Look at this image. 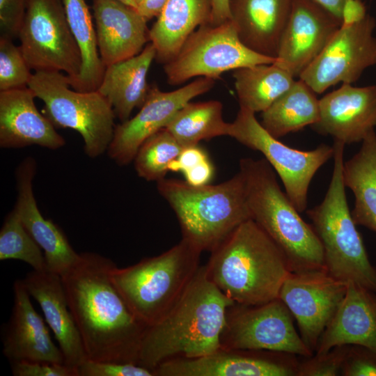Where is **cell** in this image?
<instances>
[{
  "label": "cell",
  "instance_id": "bcb514c9",
  "mask_svg": "<svg viewBox=\"0 0 376 376\" xmlns=\"http://www.w3.org/2000/svg\"><path fill=\"white\" fill-rule=\"evenodd\" d=\"M119 1L125 3L127 6H130L134 8L137 9L138 5L135 0H119Z\"/></svg>",
  "mask_w": 376,
  "mask_h": 376
},
{
  "label": "cell",
  "instance_id": "603a6c76",
  "mask_svg": "<svg viewBox=\"0 0 376 376\" xmlns=\"http://www.w3.org/2000/svg\"><path fill=\"white\" fill-rule=\"evenodd\" d=\"M22 281L30 296L40 305L45 322L58 343L65 363L77 369L88 357L68 306L61 276L48 270L33 269Z\"/></svg>",
  "mask_w": 376,
  "mask_h": 376
},
{
  "label": "cell",
  "instance_id": "6da1fadb",
  "mask_svg": "<svg viewBox=\"0 0 376 376\" xmlns=\"http://www.w3.org/2000/svg\"><path fill=\"white\" fill-rule=\"evenodd\" d=\"M115 265L104 256L84 252L61 276L88 359L136 364L146 326L136 318L112 281L111 270Z\"/></svg>",
  "mask_w": 376,
  "mask_h": 376
},
{
  "label": "cell",
  "instance_id": "ee69618b",
  "mask_svg": "<svg viewBox=\"0 0 376 376\" xmlns=\"http://www.w3.org/2000/svg\"><path fill=\"white\" fill-rule=\"evenodd\" d=\"M211 3L210 24L219 25L231 19L229 0H211Z\"/></svg>",
  "mask_w": 376,
  "mask_h": 376
},
{
  "label": "cell",
  "instance_id": "7bdbcfd3",
  "mask_svg": "<svg viewBox=\"0 0 376 376\" xmlns=\"http://www.w3.org/2000/svg\"><path fill=\"white\" fill-rule=\"evenodd\" d=\"M366 15V8L361 0H345L341 11V26L356 24Z\"/></svg>",
  "mask_w": 376,
  "mask_h": 376
},
{
  "label": "cell",
  "instance_id": "ffe728a7",
  "mask_svg": "<svg viewBox=\"0 0 376 376\" xmlns=\"http://www.w3.org/2000/svg\"><path fill=\"white\" fill-rule=\"evenodd\" d=\"M13 294L12 313L3 339L6 357L10 363L34 361L65 363L63 352L52 341L47 322L33 308L22 280L14 283Z\"/></svg>",
  "mask_w": 376,
  "mask_h": 376
},
{
  "label": "cell",
  "instance_id": "8992f818",
  "mask_svg": "<svg viewBox=\"0 0 376 376\" xmlns=\"http://www.w3.org/2000/svg\"><path fill=\"white\" fill-rule=\"evenodd\" d=\"M332 147L334 169L327 191L322 202L306 214L322 243L328 273L376 292V267L368 258L347 201L343 176L345 144L334 141Z\"/></svg>",
  "mask_w": 376,
  "mask_h": 376
},
{
  "label": "cell",
  "instance_id": "277c9868",
  "mask_svg": "<svg viewBox=\"0 0 376 376\" xmlns=\"http://www.w3.org/2000/svg\"><path fill=\"white\" fill-rule=\"evenodd\" d=\"M239 171L244 180L251 219L282 250L291 272L326 269L318 236L282 191L268 162L242 158Z\"/></svg>",
  "mask_w": 376,
  "mask_h": 376
},
{
  "label": "cell",
  "instance_id": "e0dca14e",
  "mask_svg": "<svg viewBox=\"0 0 376 376\" xmlns=\"http://www.w3.org/2000/svg\"><path fill=\"white\" fill-rule=\"evenodd\" d=\"M340 23L313 0H293L275 64L295 78L318 56Z\"/></svg>",
  "mask_w": 376,
  "mask_h": 376
},
{
  "label": "cell",
  "instance_id": "2e32d148",
  "mask_svg": "<svg viewBox=\"0 0 376 376\" xmlns=\"http://www.w3.org/2000/svg\"><path fill=\"white\" fill-rule=\"evenodd\" d=\"M296 354L264 350L220 349L191 359L159 364L154 376H297Z\"/></svg>",
  "mask_w": 376,
  "mask_h": 376
},
{
  "label": "cell",
  "instance_id": "836d02e7",
  "mask_svg": "<svg viewBox=\"0 0 376 376\" xmlns=\"http://www.w3.org/2000/svg\"><path fill=\"white\" fill-rule=\"evenodd\" d=\"M42 249L23 225L13 209L6 217L0 230V260H19L33 270H47Z\"/></svg>",
  "mask_w": 376,
  "mask_h": 376
},
{
  "label": "cell",
  "instance_id": "7a4b0ae2",
  "mask_svg": "<svg viewBox=\"0 0 376 376\" xmlns=\"http://www.w3.org/2000/svg\"><path fill=\"white\" fill-rule=\"evenodd\" d=\"M235 304L209 279L205 265L200 266L174 305L146 327L136 364L152 371L169 360L196 358L221 349L226 312Z\"/></svg>",
  "mask_w": 376,
  "mask_h": 376
},
{
  "label": "cell",
  "instance_id": "3957f363",
  "mask_svg": "<svg viewBox=\"0 0 376 376\" xmlns=\"http://www.w3.org/2000/svg\"><path fill=\"white\" fill-rule=\"evenodd\" d=\"M210 253L205 265L209 279L239 304L256 306L278 299L291 272L282 250L252 219Z\"/></svg>",
  "mask_w": 376,
  "mask_h": 376
},
{
  "label": "cell",
  "instance_id": "f6af8a7d",
  "mask_svg": "<svg viewBox=\"0 0 376 376\" xmlns=\"http://www.w3.org/2000/svg\"><path fill=\"white\" fill-rule=\"evenodd\" d=\"M329 13H331L341 25V11L345 0H313Z\"/></svg>",
  "mask_w": 376,
  "mask_h": 376
},
{
  "label": "cell",
  "instance_id": "30bf717a",
  "mask_svg": "<svg viewBox=\"0 0 376 376\" xmlns=\"http://www.w3.org/2000/svg\"><path fill=\"white\" fill-rule=\"evenodd\" d=\"M255 113L240 107L235 119L230 123L228 136L264 155L295 208L303 212L307 207L310 183L318 169L333 157L334 148L324 143L311 150L290 148L270 134Z\"/></svg>",
  "mask_w": 376,
  "mask_h": 376
},
{
  "label": "cell",
  "instance_id": "8d00e7d4",
  "mask_svg": "<svg viewBox=\"0 0 376 376\" xmlns=\"http://www.w3.org/2000/svg\"><path fill=\"white\" fill-rule=\"evenodd\" d=\"M77 376H154L150 369L134 363L86 359L77 368Z\"/></svg>",
  "mask_w": 376,
  "mask_h": 376
},
{
  "label": "cell",
  "instance_id": "83f0119b",
  "mask_svg": "<svg viewBox=\"0 0 376 376\" xmlns=\"http://www.w3.org/2000/svg\"><path fill=\"white\" fill-rule=\"evenodd\" d=\"M359 150L345 162L343 169L345 187L354 196L351 212L356 225L376 233V133L371 132L361 142Z\"/></svg>",
  "mask_w": 376,
  "mask_h": 376
},
{
  "label": "cell",
  "instance_id": "7402d4cb",
  "mask_svg": "<svg viewBox=\"0 0 376 376\" xmlns=\"http://www.w3.org/2000/svg\"><path fill=\"white\" fill-rule=\"evenodd\" d=\"M97 43L103 65L139 54L150 41L147 20L119 0H93Z\"/></svg>",
  "mask_w": 376,
  "mask_h": 376
},
{
  "label": "cell",
  "instance_id": "7c38bea8",
  "mask_svg": "<svg viewBox=\"0 0 376 376\" xmlns=\"http://www.w3.org/2000/svg\"><path fill=\"white\" fill-rule=\"evenodd\" d=\"M221 349L264 350L310 357L306 347L293 324V316L279 299L249 306L235 304L226 312L221 334Z\"/></svg>",
  "mask_w": 376,
  "mask_h": 376
},
{
  "label": "cell",
  "instance_id": "b9f144b4",
  "mask_svg": "<svg viewBox=\"0 0 376 376\" xmlns=\"http://www.w3.org/2000/svg\"><path fill=\"white\" fill-rule=\"evenodd\" d=\"M214 173V166L208 159L183 175L188 184L198 187L210 184Z\"/></svg>",
  "mask_w": 376,
  "mask_h": 376
},
{
  "label": "cell",
  "instance_id": "1f68e13d",
  "mask_svg": "<svg viewBox=\"0 0 376 376\" xmlns=\"http://www.w3.org/2000/svg\"><path fill=\"white\" fill-rule=\"evenodd\" d=\"M230 123L223 118V105L218 100L189 102L175 114L165 127L184 148L203 140L228 136Z\"/></svg>",
  "mask_w": 376,
  "mask_h": 376
},
{
  "label": "cell",
  "instance_id": "5b68a950",
  "mask_svg": "<svg viewBox=\"0 0 376 376\" xmlns=\"http://www.w3.org/2000/svg\"><path fill=\"white\" fill-rule=\"evenodd\" d=\"M157 189L175 212L182 238L202 252H211L239 225L251 219L240 171L223 182L198 187L164 178L157 182Z\"/></svg>",
  "mask_w": 376,
  "mask_h": 376
},
{
  "label": "cell",
  "instance_id": "5bb4252c",
  "mask_svg": "<svg viewBox=\"0 0 376 376\" xmlns=\"http://www.w3.org/2000/svg\"><path fill=\"white\" fill-rule=\"evenodd\" d=\"M346 290L347 283L326 269L290 272L284 281L279 298L296 320L300 336L313 353Z\"/></svg>",
  "mask_w": 376,
  "mask_h": 376
},
{
  "label": "cell",
  "instance_id": "f546056e",
  "mask_svg": "<svg viewBox=\"0 0 376 376\" xmlns=\"http://www.w3.org/2000/svg\"><path fill=\"white\" fill-rule=\"evenodd\" d=\"M240 107L263 112L285 93L295 77L276 64H260L233 71Z\"/></svg>",
  "mask_w": 376,
  "mask_h": 376
},
{
  "label": "cell",
  "instance_id": "d6a6232c",
  "mask_svg": "<svg viewBox=\"0 0 376 376\" xmlns=\"http://www.w3.org/2000/svg\"><path fill=\"white\" fill-rule=\"evenodd\" d=\"M183 148L166 128L160 130L139 148L133 160L136 173L147 181L164 179Z\"/></svg>",
  "mask_w": 376,
  "mask_h": 376
},
{
  "label": "cell",
  "instance_id": "52a82bcc",
  "mask_svg": "<svg viewBox=\"0 0 376 376\" xmlns=\"http://www.w3.org/2000/svg\"><path fill=\"white\" fill-rule=\"evenodd\" d=\"M202 251L187 240L160 255L111 270V278L145 326L158 321L177 301L200 267Z\"/></svg>",
  "mask_w": 376,
  "mask_h": 376
},
{
  "label": "cell",
  "instance_id": "d590c367",
  "mask_svg": "<svg viewBox=\"0 0 376 376\" xmlns=\"http://www.w3.org/2000/svg\"><path fill=\"white\" fill-rule=\"evenodd\" d=\"M350 346H336L326 353L306 357L299 363L297 376L340 375Z\"/></svg>",
  "mask_w": 376,
  "mask_h": 376
},
{
  "label": "cell",
  "instance_id": "f35d334b",
  "mask_svg": "<svg viewBox=\"0 0 376 376\" xmlns=\"http://www.w3.org/2000/svg\"><path fill=\"white\" fill-rule=\"evenodd\" d=\"M27 0H0V37L15 39L22 25Z\"/></svg>",
  "mask_w": 376,
  "mask_h": 376
},
{
  "label": "cell",
  "instance_id": "7dc6e473",
  "mask_svg": "<svg viewBox=\"0 0 376 376\" xmlns=\"http://www.w3.org/2000/svg\"><path fill=\"white\" fill-rule=\"evenodd\" d=\"M135 1H136V2L137 5L139 6V4L141 3V1L142 0H135Z\"/></svg>",
  "mask_w": 376,
  "mask_h": 376
},
{
  "label": "cell",
  "instance_id": "4fadbf2b",
  "mask_svg": "<svg viewBox=\"0 0 376 376\" xmlns=\"http://www.w3.org/2000/svg\"><path fill=\"white\" fill-rule=\"evenodd\" d=\"M375 26L368 14L356 24L340 26L299 78L317 94L338 83L357 81L366 68L376 65Z\"/></svg>",
  "mask_w": 376,
  "mask_h": 376
},
{
  "label": "cell",
  "instance_id": "484cf974",
  "mask_svg": "<svg viewBox=\"0 0 376 376\" xmlns=\"http://www.w3.org/2000/svg\"><path fill=\"white\" fill-rule=\"evenodd\" d=\"M155 58L156 49L150 42L139 54L105 68L97 91L111 104L121 123L145 102L150 90L147 76Z\"/></svg>",
  "mask_w": 376,
  "mask_h": 376
},
{
  "label": "cell",
  "instance_id": "d4e9b609",
  "mask_svg": "<svg viewBox=\"0 0 376 376\" xmlns=\"http://www.w3.org/2000/svg\"><path fill=\"white\" fill-rule=\"evenodd\" d=\"M293 0H229L231 20L249 49L276 58Z\"/></svg>",
  "mask_w": 376,
  "mask_h": 376
},
{
  "label": "cell",
  "instance_id": "ab89813d",
  "mask_svg": "<svg viewBox=\"0 0 376 376\" xmlns=\"http://www.w3.org/2000/svg\"><path fill=\"white\" fill-rule=\"evenodd\" d=\"M14 376H77V369L65 363L20 361L11 362Z\"/></svg>",
  "mask_w": 376,
  "mask_h": 376
},
{
  "label": "cell",
  "instance_id": "f1b7e54d",
  "mask_svg": "<svg viewBox=\"0 0 376 376\" xmlns=\"http://www.w3.org/2000/svg\"><path fill=\"white\" fill-rule=\"evenodd\" d=\"M315 94L302 79L295 81L262 112L261 125L277 139L312 126L320 118V100Z\"/></svg>",
  "mask_w": 376,
  "mask_h": 376
},
{
  "label": "cell",
  "instance_id": "8fae6325",
  "mask_svg": "<svg viewBox=\"0 0 376 376\" xmlns=\"http://www.w3.org/2000/svg\"><path fill=\"white\" fill-rule=\"evenodd\" d=\"M18 38L22 54L35 72H64L70 84L78 77L81 55L62 0H27Z\"/></svg>",
  "mask_w": 376,
  "mask_h": 376
},
{
  "label": "cell",
  "instance_id": "ac0fdd59",
  "mask_svg": "<svg viewBox=\"0 0 376 376\" xmlns=\"http://www.w3.org/2000/svg\"><path fill=\"white\" fill-rule=\"evenodd\" d=\"M345 144L362 142L376 127V85L343 84L320 99V118L311 126Z\"/></svg>",
  "mask_w": 376,
  "mask_h": 376
},
{
  "label": "cell",
  "instance_id": "cb8c5ba5",
  "mask_svg": "<svg viewBox=\"0 0 376 376\" xmlns=\"http://www.w3.org/2000/svg\"><path fill=\"white\" fill-rule=\"evenodd\" d=\"M362 345L376 351V292L353 282L322 334L315 354L336 346Z\"/></svg>",
  "mask_w": 376,
  "mask_h": 376
},
{
  "label": "cell",
  "instance_id": "ba28073f",
  "mask_svg": "<svg viewBox=\"0 0 376 376\" xmlns=\"http://www.w3.org/2000/svg\"><path fill=\"white\" fill-rule=\"evenodd\" d=\"M28 86L44 102V115L56 128L72 129L81 136L87 156L95 158L107 151L116 116L98 91L72 90L68 75L57 71L35 72Z\"/></svg>",
  "mask_w": 376,
  "mask_h": 376
},
{
  "label": "cell",
  "instance_id": "74e56055",
  "mask_svg": "<svg viewBox=\"0 0 376 376\" xmlns=\"http://www.w3.org/2000/svg\"><path fill=\"white\" fill-rule=\"evenodd\" d=\"M340 375L376 376V351L362 345H350Z\"/></svg>",
  "mask_w": 376,
  "mask_h": 376
},
{
  "label": "cell",
  "instance_id": "4dcf8cb0",
  "mask_svg": "<svg viewBox=\"0 0 376 376\" xmlns=\"http://www.w3.org/2000/svg\"><path fill=\"white\" fill-rule=\"evenodd\" d=\"M70 31L81 55L78 77L70 82L78 91H97L103 77V65L97 43L92 16L85 0H62Z\"/></svg>",
  "mask_w": 376,
  "mask_h": 376
},
{
  "label": "cell",
  "instance_id": "60d3db41",
  "mask_svg": "<svg viewBox=\"0 0 376 376\" xmlns=\"http://www.w3.org/2000/svg\"><path fill=\"white\" fill-rule=\"evenodd\" d=\"M208 159L207 154L198 145L185 147L170 164L169 170L184 174Z\"/></svg>",
  "mask_w": 376,
  "mask_h": 376
},
{
  "label": "cell",
  "instance_id": "4316f807",
  "mask_svg": "<svg viewBox=\"0 0 376 376\" xmlns=\"http://www.w3.org/2000/svg\"><path fill=\"white\" fill-rule=\"evenodd\" d=\"M211 9V0H168L148 32L155 58L164 64L171 60L189 36L210 22Z\"/></svg>",
  "mask_w": 376,
  "mask_h": 376
},
{
  "label": "cell",
  "instance_id": "9a60e30c",
  "mask_svg": "<svg viewBox=\"0 0 376 376\" xmlns=\"http://www.w3.org/2000/svg\"><path fill=\"white\" fill-rule=\"evenodd\" d=\"M214 83V79L201 77L172 91L150 86L139 112L116 125L107 149L109 157L119 166L129 164L148 138L165 128L178 110L193 98L209 91Z\"/></svg>",
  "mask_w": 376,
  "mask_h": 376
},
{
  "label": "cell",
  "instance_id": "d6986e66",
  "mask_svg": "<svg viewBox=\"0 0 376 376\" xmlns=\"http://www.w3.org/2000/svg\"><path fill=\"white\" fill-rule=\"evenodd\" d=\"M36 172V162L31 157L18 166L15 173L17 197L14 209L44 251L47 270L61 276L77 263L80 253L73 249L62 230L40 212L33 191Z\"/></svg>",
  "mask_w": 376,
  "mask_h": 376
},
{
  "label": "cell",
  "instance_id": "44dd1931",
  "mask_svg": "<svg viewBox=\"0 0 376 376\" xmlns=\"http://www.w3.org/2000/svg\"><path fill=\"white\" fill-rule=\"evenodd\" d=\"M29 87L0 91V146H39L57 150L65 144L52 122L37 109Z\"/></svg>",
  "mask_w": 376,
  "mask_h": 376
},
{
  "label": "cell",
  "instance_id": "e575fe53",
  "mask_svg": "<svg viewBox=\"0 0 376 376\" xmlns=\"http://www.w3.org/2000/svg\"><path fill=\"white\" fill-rule=\"evenodd\" d=\"M0 37V91L26 87L32 75L19 47Z\"/></svg>",
  "mask_w": 376,
  "mask_h": 376
},
{
  "label": "cell",
  "instance_id": "9c48e42d",
  "mask_svg": "<svg viewBox=\"0 0 376 376\" xmlns=\"http://www.w3.org/2000/svg\"><path fill=\"white\" fill-rule=\"evenodd\" d=\"M275 61L246 47L230 19L219 25L208 22L200 26L164 63V70L169 84L179 85L196 77L216 79L227 71Z\"/></svg>",
  "mask_w": 376,
  "mask_h": 376
}]
</instances>
